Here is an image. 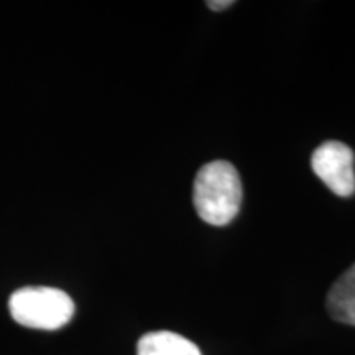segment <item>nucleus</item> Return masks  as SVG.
I'll list each match as a JSON object with an SVG mask.
<instances>
[{
    "instance_id": "39448f33",
    "label": "nucleus",
    "mask_w": 355,
    "mask_h": 355,
    "mask_svg": "<svg viewBox=\"0 0 355 355\" xmlns=\"http://www.w3.org/2000/svg\"><path fill=\"white\" fill-rule=\"evenodd\" d=\"M137 355H202L194 343L170 331L145 334L137 344Z\"/></svg>"
},
{
    "instance_id": "423d86ee",
    "label": "nucleus",
    "mask_w": 355,
    "mask_h": 355,
    "mask_svg": "<svg viewBox=\"0 0 355 355\" xmlns=\"http://www.w3.org/2000/svg\"><path fill=\"white\" fill-rule=\"evenodd\" d=\"M206 6L211 8V10L214 12H220V10H225V8H229L230 6H234L232 0H209V2H206Z\"/></svg>"
},
{
    "instance_id": "f257e3e1",
    "label": "nucleus",
    "mask_w": 355,
    "mask_h": 355,
    "mask_svg": "<svg viewBox=\"0 0 355 355\" xmlns=\"http://www.w3.org/2000/svg\"><path fill=\"white\" fill-rule=\"evenodd\" d=\"M193 201L204 222L216 227L230 224L242 204V181L232 163H206L194 180Z\"/></svg>"
},
{
    "instance_id": "7ed1b4c3",
    "label": "nucleus",
    "mask_w": 355,
    "mask_h": 355,
    "mask_svg": "<svg viewBox=\"0 0 355 355\" xmlns=\"http://www.w3.org/2000/svg\"><path fill=\"white\" fill-rule=\"evenodd\" d=\"M311 166L316 176L340 198L355 194L354 152L343 141H324L314 150Z\"/></svg>"
},
{
    "instance_id": "f03ea898",
    "label": "nucleus",
    "mask_w": 355,
    "mask_h": 355,
    "mask_svg": "<svg viewBox=\"0 0 355 355\" xmlns=\"http://www.w3.org/2000/svg\"><path fill=\"white\" fill-rule=\"evenodd\" d=\"M12 318L25 327L55 331L74 316V303L68 293L51 286H25L8 300Z\"/></svg>"
},
{
    "instance_id": "20e7f679",
    "label": "nucleus",
    "mask_w": 355,
    "mask_h": 355,
    "mask_svg": "<svg viewBox=\"0 0 355 355\" xmlns=\"http://www.w3.org/2000/svg\"><path fill=\"white\" fill-rule=\"evenodd\" d=\"M326 306L337 322L355 326V265L337 278L327 295Z\"/></svg>"
}]
</instances>
